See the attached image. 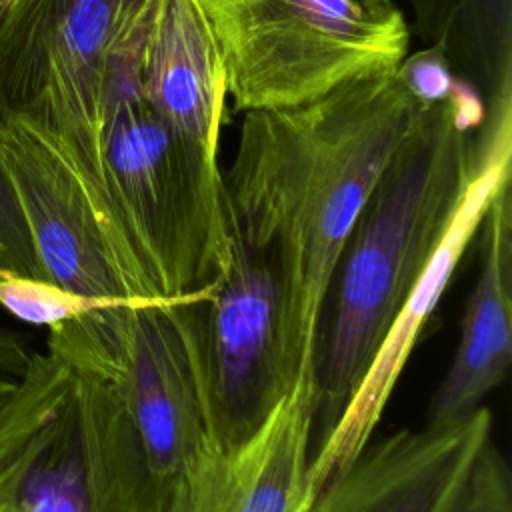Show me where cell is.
I'll use <instances>...</instances> for the list:
<instances>
[{
	"label": "cell",
	"instance_id": "6da1fadb",
	"mask_svg": "<svg viewBox=\"0 0 512 512\" xmlns=\"http://www.w3.org/2000/svg\"><path fill=\"white\" fill-rule=\"evenodd\" d=\"M426 108L396 70H382L304 104L242 116L222 172L230 228L276 250L296 372L314 366L326 294L356 218Z\"/></svg>",
	"mask_w": 512,
	"mask_h": 512
},
{
	"label": "cell",
	"instance_id": "7a4b0ae2",
	"mask_svg": "<svg viewBox=\"0 0 512 512\" xmlns=\"http://www.w3.org/2000/svg\"><path fill=\"white\" fill-rule=\"evenodd\" d=\"M476 168L450 100L428 106L362 206L332 276L314 352V440L362 382Z\"/></svg>",
	"mask_w": 512,
	"mask_h": 512
},
{
	"label": "cell",
	"instance_id": "3957f363",
	"mask_svg": "<svg viewBox=\"0 0 512 512\" xmlns=\"http://www.w3.org/2000/svg\"><path fill=\"white\" fill-rule=\"evenodd\" d=\"M232 112L310 102L338 84L396 70L410 26L394 0H200Z\"/></svg>",
	"mask_w": 512,
	"mask_h": 512
},
{
	"label": "cell",
	"instance_id": "277c9868",
	"mask_svg": "<svg viewBox=\"0 0 512 512\" xmlns=\"http://www.w3.org/2000/svg\"><path fill=\"white\" fill-rule=\"evenodd\" d=\"M100 164L116 216L158 292L202 286L232 242L218 160L182 140L142 94L102 114Z\"/></svg>",
	"mask_w": 512,
	"mask_h": 512
},
{
	"label": "cell",
	"instance_id": "5b68a950",
	"mask_svg": "<svg viewBox=\"0 0 512 512\" xmlns=\"http://www.w3.org/2000/svg\"><path fill=\"white\" fill-rule=\"evenodd\" d=\"M174 314L190 350L210 448L230 454L264 426L302 372L288 352L276 250L232 234L218 270L180 294Z\"/></svg>",
	"mask_w": 512,
	"mask_h": 512
},
{
	"label": "cell",
	"instance_id": "8992f818",
	"mask_svg": "<svg viewBox=\"0 0 512 512\" xmlns=\"http://www.w3.org/2000/svg\"><path fill=\"white\" fill-rule=\"evenodd\" d=\"M154 0H18L0 24V122L52 136L106 194L100 94L112 50Z\"/></svg>",
	"mask_w": 512,
	"mask_h": 512
},
{
	"label": "cell",
	"instance_id": "52a82bcc",
	"mask_svg": "<svg viewBox=\"0 0 512 512\" xmlns=\"http://www.w3.org/2000/svg\"><path fill=\"white\" fill-rule=\"evenodd\" d=\"M184 294V292H182ZM178 296L122 306L48 330L46 350L116 388L154 474L174 486L210 452Z\"/></svg>",
	"mask_w": 512,
	"mask_h": 512
},
{
	"label": "cell",
	"instance_id": "ba28073f",
	"mask_svg": "<svg viewBox=\"0 0 512 512\" xmlns=\"http://www.w3.org/2000/svg\"><path fill=\"white\" fill-rule=\"evenodd\" d=\"M0 150L42 280L110 306L162 296L110 198L46 132L0 122Z\"/></svg>",
	"mask_w": 512,
	"mask_h": 512
},
{
	"label": "cell",
	"instance_id": "9c48e42d",
	"mask_svg": "<svg viewBox=\"0 0 512 512\" xmlns=\"http://www.w3.org/2000/svg\"><path fill=\"white\" fill-rule=\"evenodd\" d=\"M304 512H512L510 470L492 440L490 410L372 440Z\"/></svg>",
	"mask_w": 512,
	"mask_h": 512
},
{
	"label": "cell",
	"instance_id": "30bf717a",
	"mask_svg": "<svg viewBox=\"0 0 512 512\" xmlns=\"http://www.w3.org/2000/svg\"><path fill=\"white\" fill-rule=\"evenodd\" d=\"M476 168L470 184L430 254L406 302L382 338L362 382L348 400L328 436L312 448L310 488L316 492L328 478L350 466L372 442L374 430L410 360L422 330L438 308L460 258L478 236L482 218L494 196L510 184V134L476 140Z\"/></svg>",
	"mask_w": 512,
	"mask_h": 512
},
{
	"label": "cell",
	"instance_id": "8fae6325",
	"mask_svg": "<svg viewBox=\"0 0 512 512\" xmlns=\"http://www.w3.org/2000/svg\"><path fill=\"white\" fill-rule=\"evenodd\" d=\"M68 366L34 352L0 430V512H90Z\"/></svg>",
	"mask_w": 512,
	"mask_h": 512
},
{
	"label": "cell",
	"instance_id": "7c38bea8",
	"mask_svg": "<svg viewBox=\"0 0 512 512\" xmlns=\"http://www.w3.org/2000/svg\"><path fill=\"white\" fill-rule=\"evenodd\" d=\"M480 234V272L460 336L426 412V426L458 422L484 406L512 362V198L510 184L490 202Z\"/></svg>",
	"mask_w": 512,
	"mask_h": 512
},
{
	"label": "cell",
	"instance_id": "4fadbf2b",
	"mask_svg": "<svg viewBox=\"0 0 512 512\" xmlns=\"http://www.w3.org/2000/svg\"><path fill=\"white\" fill-rule=\"evenodd\" d=\"M142 94L190 146L218 160L228 92L200 0H154L142 54Z\"/></svg>",
	"mask_w": 512,
	"mask_h": 512
},
{
	"label": "cell",
	"instance_id": "5bb4252c",
	"mask_svg": "<svg viewBox=\"0 0 512 512\" xmlns=\"http://www.w3.org/2000/svg\"><path fill=\"white\" fill-rule=\"evenodd\" d=\"M314 440V366L302 370L264 426L224 454L206 512H304Z\"/></svg>",
	"mask_w": 512,
	"mask_h": 512
},
{
	"label": "cell",
	"instance_id": "9a60e30c",
	"mask_svg": "<svg viewBox=\"0 0 512 512\" xmlns=\"http://www.w3.org/2000/svg\"><path fill=\"white\" fill-rule=\"evenodd\" d=\"M68 370L90 512H166L174 486L150 468L112 382Z\"/></svg>",
	"mask_w": 512,
	"mask_h": 512
},
{
	"label": "cell",
	"instance_id": "2e32d148",
	"mask_svg": "<svg viewBox=\"0 0 512 512\" xmlns=\"http://www.w3.org/2000/svg\"><path fill=\"white\" fill-rule=\"evenodd\" d=\"M426 46L440 48L454 74L484 100L480 132L512 126V0H410Z\"/></svg>",
	"mask_w": 512,
	"mask_h": 512
},
{
	"label": "cell",
	"instance_id": "e0dca14e",
	"mask_svg": "<svg viewBox=\"0 0 512 512\" xmlns=\"http://www.w3.org/2000/svg\"><path fill=\"white\" fill-rule=\"evenodd\" d=\"M0 306L20 322L44 328L122 308L78 296L50 280L30 278L8 270H0Z\"/></svg>",
	"mask_w": 512,
	"mask_h": 512
},
{
	"label": "cell",
	"instance_id": "ac0fdd59",
	"mask_svg": "<svg viewBox=\"0 0 512 512\" xmlns=\"http://www.w3.org/2000/svg\"><path fill=\"white\" fill-rule=\"evenodd\" d=\"M0 270L42 278L30 234L0 150Z\"/></svg>",
	"mask_w": 512,
	"mask_h": 512
},
{
	"label": "cell",
	"instance_id": "d6986e66",
	"mask_svg": "<svg viewBox=\"0 0 512 512\" xmlns=\"http://www.w3.org/2000/svg\"><path fill=\"white\" fill-rule=\"evenodd\" d=\"M406 90L424 106H434L450 96L454 70L440 48L428 46L404 60L396 68Z\"/></svg>",
	"mask_w": 512,
	"mask_h": 512
},
{
	"label": "cell",
	"instance_id": "ffe728a7",
	"mask_svg": "<svg viewBox=\"0 0 512 512\" xmlns=\"http://www.w3.org/2000/svg\"><path fill=\"white\" fill-rule=\"evenodd\" d=\"M222 456L224 454L214 450L206 452L204 458L174 484L166 512H206L214 492Z\"/></svg>",
	"mask_w": 512,
	"mask_h": 512
},
{
	"label": "cell",
	"instance_id": "44dd1931",
	"mask_svg": "<svg viewBox=\"0 0 512 512\" xmlns=\"http://www.w3.org/2000/svg\"><path fill=\"white\" fill-rule=\"evenodd\" d=\"M34 350L22 332L0 326V372L22 376L32 360Z\"/></svg>",
	"mask_w": 512,
	"mask_h": 512
},
{
	"label": "cell",
	"instance_id": "7402d4cb",
	"mask_svg": "<svg viewBox=\"0 0 512 512\" xmlns=\"http://www.w3.org/2000/svg\"><path fill=\"white\" fill-rule=\"evenodd\" d=\"M22 394V378L0 372V430L14 414Z\"/></svg>",
	"mask_w": 512,
	"mask_h": 512
},
{
	"label": "cell",
	"instance_id": "603a6c76",
	"mask_svg": "<svg viewBox=\"0 0 512 512\" xmlns=\"http://www.w3.org/2000/svg\"><path fill=\"white\" fill-rule=\"evenodd\" d=\"M16 2H18V0H0V24H2V20L6 18V14L14 8Z\"/></svg>",
	"mask_w": 512,
	"mask_h": 512
}]
</instances>
